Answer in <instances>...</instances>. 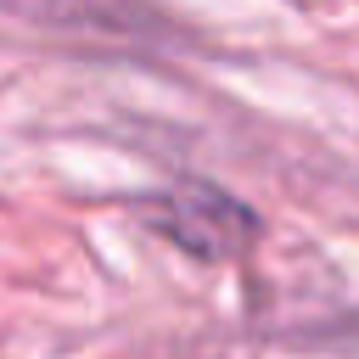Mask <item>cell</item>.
Returning a JSON list of instances; mask_svg holds the SVG:
<instances>
[{
	"label": "cell",
	"mask_w": 359,
	"mask_h": 359,
	"mask_svg": "<svg viewBox=\"0 0 359 359\" xmlns=\"http://www.w3.org/2000/svg\"><path fill=\"white\" fill-rule=\"evenodd\" d=\"M140 219L168 236L174 247H185L191 258H236L252 236H258V219L252 208H241L236 196L213 191V185H174V191H157L140 202Z\"/></svg>",
	"instance_id": "obj_1"
}]
</instances>
